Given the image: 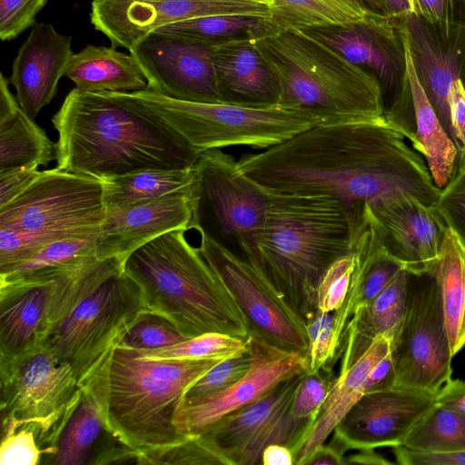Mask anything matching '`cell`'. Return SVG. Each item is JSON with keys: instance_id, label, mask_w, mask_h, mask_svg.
<instances>
[{"instance_id": "obj_1", "label": "cell", "mask_w": 465, "mask_h": 465, "mask_svg": "<svg viewBox=\"0 0 465 465\" xmlns=\"http://www.w3.org/2000/svg\"><path fill=\"white\" fill-rule=\"evenodd\" d=\"M263 188L340 200L351 223L367 204L414 196L434 205L440 193L423 157L384 118L319 123L237 160Z\"/></svg>"}, {"instance_id": "obj_2", "label": "cell", "mask_w": 465, "mask_h": 465, "mask_svg": "<svg viewBox=\"0 0 465 465\" xmlns=\"http://www.w3.org/2000/svg\"><path fill=\"white\" fill-rule=\"evenodd\" d=\"M265 190L263 222L238 244L242 257L308 326L319 313L322 276L351 252V219L344 204L330 195Z\"/></svg>"}, {"instance_id": "obj_3", "label": "cell", "mask_w": 465, "mask_h": 465, "mask_svg": "<svg viewBox=\"0 0 465 465\" xmlns=\"http://www.w3.org/2000/svg\"><path fill=\"white\" fill-rule=\"evenodd\" d=\"M56 167L98 179L142 169H183L200 153L161 124L103 93L72 89L52 117Z\"/></svg>"}, {"instance_id": "obj_4", "label": "cell", "mask_w": 465, "mask_h": 465, "mask_svg": "<svg viewBox=\"0 0 465 465\" xmlns=\"http://www.w3.org/2000/svg\"><path fill=\"white\" fill-rule=\"evenodd\" d=\"M185 232H168L135 250L124 273L137 286L146 311L185 338L220 332L247 339L242 311Z\"/></svg>"}, {"instance_id": "obj_5", "label": "cell", "mask_w": 465, "mask_h": 465, "mask_svg": "<svg viewBox=\"0 0 465 465\" xmlns=\"http://www.w3.org/2000/svg\"><path fill=\"white\" fill-rule=\"evenodd\" d=\"M222 361L150 359L117 344L106 365V430L138 454L137 464L153 465L190 439L176 430V409L189 387Z\"/></svg>"}, {"instance_id": "obj_6", "label": "cell", "mask_w": 465, "mask_h": 465, "mask_svg": "<svg viewBox=\"0 0 465 465\" xmlns=\"http://www.w3.org/2000/svg\"><path fill=\"white\" fill-rule=\"evenodd\" d=\"M255 43L279 82L278 104L322 123L384 118L379 80L302 29H277Z\"/></svg>"}, {"instance_id": "obj_7", "label": "cell", "mask_w": 465, "mask_h": 465, "mask_svg": "<svg viewBox=\"0 0 465 465\" xmlns=\"http://www.w3.org/2000/svg\"><path fill=\"white\" fill-rule=\"evenodd\" d=\"M103 94L170 130L198 153L231 146L265 150L322 123L314 115L280 104L192 102L147 89Z\"/></svg>"}, {"instance_id": "obj_8", "label": "cell", "mask_w": 465, "mask_h": 465, "mask_svg": "<svg viewBox=\"0 0 465 465\" xmlns=\"http://www.w3.org/2000/svg\"><path fill=\"white\" fill-rule=\"evenodd\" d=\"M145 312L137 286L122 272L104 282L65 317L44 346L59 361L73 368L83 388Z\"/></svg>"}, {"instance_id": "obj_9", "label": "cell", "mask_w": 465, "mask_h": 465, "mask_svg": "<svg viewBox=\"0 0 465 465\" xmlns=\"http://www.w3.org/2000/svg\"><path fill=\"white\" fill-rule=\"evenodd\" d=\"M105 212L100 179L54 167L0 208V229L60 240L98 232Z\"/></svg>"}, {"instance_id": "obj_10", "label": "cell", "mask_w": 465, "mask_h": 465, "mask_svg": "<svg viewBox=\"0 0 465 465\" xmlns=\"http://www.w3.org/2000/svg\"><path fill=\"white\" fill-rule=\"evenodd\" d=\"M0 386L1 431L33 425L43 460L55 446L83 395L73 368L43 346Z\"/></svg>"}, {"instance_id": "obj_11", "label": "cell", "mask_w": 465, "mask_h": 465, "mask_svg": "<svg viewBox=\"0 0 465 465\" xmlns=\"http://www.w3.org/2000/svg\"><path fill=\"white\" fill-rule=\"evenodd\" d=\"M302 373L225 415L199 436L219 465L261 463L262 450L270 444L285 445L293 452L314 421L313 418H296L290 413Z\"/></svg>"}, {"instance_id": "obj_12", "label": "cell", "mask_w": 465, "mask_h": 465, "mask_svg": "<svg viewBox=\"0 0 465 465\" xmlns=\"http://www.w3.org/2000/svg\"><path fill=\"white\" fill-rule=\"evenodd\" d=\"M394 357V386L437 394L451 378L453 356L432 273H409L406 312Z\"/></svg>"}, {"instance_id": "obj_13", "label": "cell", "mask_w": 465, "mask_h": 465, "mask_svg": "<svg viewBox=\"0 0 465 465\" xmlns=\"http://www.w3.org/2000/svg\"><path fill=\"white\" fill-rule=\"evenodd\" d=\"M199 249L242 311L250 335L306 357L307 325L277 296L253 267L214 236L198 232Z\"/></svg>"}, {"instance_id": "obj_14", "label": "cell", "mask_w": 465, "mask_h": 465, "mask_svg": "<svg viewBox=\"0 0 465 465\" xmlns=\"http://www.w3.org/2000/svg\"><path fill=\"white\" fill-rule=\"evenodd\" d=\"M129 52L147 80V90L178 100L224 103L213 65V46L153 32Z\"/></svg>"}, {"instance_id": "obj_15", "label": "cell", "mask_w": 465, "mask_h": 465, "mask_svg": "<svg viewBox=\"0 0 465 465\" xmlns=\"http://www.w3.org/2000/svg\"><path fill=\"white\" fill-rule=\"evenodd\" d=\"M200 201L192 224L210 215L223 234L237 240L262 225L268 205L267 191L242 173L237 160L223 149L202 152L195 163Z\"/></svg>"}, {"instance_id": "obj_16", "label": "cell", "mask_w": 465, "mask_h": 465, "mask_svg": "<svg viewBox=\"0 0 465 465\" xmlns=\"http://www.w3.org/2000/svg\"><path fill=\"white\" fill-rule=\"evenodd\" d=\"M218 15L271 16L270 7L239 0H93L90 19L112 46L128 51L156 29Z\"/></svg>"}, {"instance_id": "obj_17", "label": "cell", "mask_w": 465, "mask_h": 465, "mask_svg": "<svg viewBox=\"0 0 465 465\" xmlns=\"http://www.w3.org/2000/svg\"><path fill=\"white\" fill-rule=\"evenodd\" d=\"M253 361L250 371L218 393L180 401L174 425L180 434L196 438L225 415L258 400L280 382L306 371L305 357L275 348L251 335Z\"/></svg>"}, {"instance_id": "obj_18", "label": "cell", "mask_w": 465, "mask_h": 465, "mask_svg": "<svg viewBox=\"0 0 465 465\" xmlns=\"http://www.w3.org/2000/svg\"><path fill=\"white\" fill-rule=\"evenodd\" d=\"M393 20L421 87L460 152L451 127L449 100L456 81L461 80L465 87V29L434 25L414 13Z\"/></svg>"}, {"instance_id": "obj_19", "label": "cell", "mask_w": 465, "mask_h": 465, "mask_svg": "<svg viewBox=\"0 0 465 465\" xmlns=\"http://www.w3.org/2000/svg\"><path fill=\"white\" fill-rule=\"evenodd\" d=\"M435 399L434 393L400 386L364 393L335 427L331 439L346 451L403 445Z\"/></svg>"}, {"instance_id": "obj_20", "label": "cell", "mask_w": 465, "mask_h": 465, "mask_svg": "<svg viewBox=\"0 0 465 465\" xmlns=\"http://www.w3.org/2000/svg\"><path fill=\"white\" fill-rule=\"evenodd\" d=\"M366 208L383 245L405 271L420 275L434 270L448 228L434 205L403 195Z\"/></svg>"}, {"instance_id": "obj_21", "label": "cell", "mask_w": 465, "mask_h": 465, "mask_svg": "<svg viewBox=\"0 0 465 465\" xmlns=\"http://www.w3.org/2000/svg\"><path fill=\"white\" fill-rule=\"evenodd\" d=\"M300 29L372 74L391 100L401 92L407 76L406 48L392 18L368 14L348 25Z\"/></svg>"}, {"instance_id": "obj_22", "label": "cell", "mask_w": 465, "mask_h": 465, "mask_svg": "<svg viewBox=\"0 0 465 465\" xmlns=\"http://www.w3.org/2000/svg\"><path fill=\"white\" fill-rule=\"evenodd\" d=\"M200 201L198 180L190 189L128 205L106 208L96 240L99 260L124 262L135 250L174 230H190Z\"/></svg>"}, {"instance_id": "obj_23", "label": "cell", "mask_w": 465, "mask_h": 465, "mask_svg": "<svg viewBox=\"0 0 465 465\" xmlns=\"http://www.w3.org/2000/svg\"><path fill=\"white\" fill-rule=\"evenodd\" d=\"M405 44V43H404ZM406 48V80L401 92L385 109L386 121L409 139L425 160L439 188L452 177L460 155L456 143L445 131L415 74Z\"/></svg>"}, {"instance_id": "obj_24", "label": "cell", "mask_w": 465, "mask_h": 465, "mask_svg": "<svg viewBox=\"0 0 465 465\" xmlns=\"http://www.w3.org/2000/svg\"><path fill=\"white\" fill-rule=\"evenodd\" d=\"M71 43L72 36L58 33L52 25L35 23L19 48L9 81L20 106L32 118L56 94L74 54Z\"/></svg>"}, {"instance_id": "obj_25", "label": "cell", "mask_w": 465, "mask_h": 465, "mask_svg": "<svg viewBox=\"0 0 465 465\" xmlns=\"http://www.w3.org/2000/svg\"><path fill=\"white\" fill-rule=\"evenodd\" d=\"M50 292L51 281L0 287V382L44 346Z\"/></svg>"}, {"instance_id": "obj_26", "label": "cell", "mask_w": 465, "mask_h": 465, "mask_svg": "<svg viewBox=\"0 0 465 465\" xmlns=\"http://www.w3.org/2000/svg\"><path fill=\"white\" fill-rule=\"evenodd\" d=\"M351 252L354 268L349 292L341 307L331 313L339 357L347 324L355 310L372 301L404 270L383 245L366 207L363 215L351 226Z\"/></svg>"}, {"instance_id": "obj_27", "label": "cell", "mask_w": 465, "mask_h": 465, "mask_svg": "<svg viewBox=\"0 0 465 465\" xmlns=\"http://www.w3.org/2000/svg\"><path fill=\"white\" fill-rule=\"evenodd\" d=\"M213 60L224 103L251 106L278 104L279 82L255 39L215 45Z\"/></svg>"}, {"instance_id": "obj_28", "label": "cell", "mask_w": 465, "mask_h": 465, "mask_svg": "<svg viewBox=\"0 0 465 465\" xmlns=\"http://www.w3.org/2000/svg\"><path fill=\"white\" fill-rule=\"evenodd\" d=\"M394 347L392 339L380 335L351 367L340 371L308 432L292 452L294 465H303L311 453L325 443L335 427L364 394L372 369Z\"/></svg>"}, {"instance_id": "obj_29", "label": "cell", "mask_w": 465, "mask_h": 465, "mask_svg": "<svg viewBox=\"0 0 465 465\" xmlns=\"http://www.w3.org/2000/svg\"><path fill=\"white\" fill-rule=\"evenodd\" d=\"M408 281V272L401 270L372 301L355 310L346 327L340 371L351 367L380 335L396 344L406 312Z\"/></svg>"}, {"instance_id": "obj_30", "label": "cell", "mask_w": 465, "mask_h": 465, "mask_svg": "<svg viewBox=\"0 0 465 465\" xmlns=\"http://www.w3.org/2000/svg\"><path fill=\"white\" fill-rule=\"evenodd\" d=\"M107 361L82 388L80 402L66 422L51 453L43 458L41 463L89 465L95 448L104 438L103 435L108 432L104 413Z\"/></svg>"}, {"instance_id": "obj_31", "label": "cell", "mask_w": 465, "mask_h": 465, "mask_svg": "<svg viewBox=\"0 0 465 465\" xmlns=\"http://www.w3.org/2000/svg\"><path fill=\"white\" fill-rule=\"evenodd\" d=\"M0 74V172L55 160V143L20 106Z\"/></svg>"}, {"instance_id": "obj_32", "label": "cell", "mask_w": 465, "mask_h": 465, "mask_svg": "<svg viewBox=\"0 0 465 465\" xmlns=\"http://www.w3.org/2000/svg\"><path fill=\"white\" fill-rule=\"evenodd\" d=\"M77 90L85 93L136 92L147 80L134 56L115 47L88 45L74 53L65 71Z\"/></svg>"}, {"instance_id": "obj_33", "label": "cell", "mask_w": 465, "mask_h": 465, "mask_svg": "<svg viewBox=\"0 0 465 465\" xmlns=\"http://www.w3.org/2000/svg\"><path fill=\"white\" fill-rule=\"evenodd\" d=\"M430 273L439 286L446 331L454 357L465 346V243L450 227Z\"/></svg>"}, {"instance_id": "obj_34", "label": "cell", "mask_w": 465, "mask_h": 465, "mask_svg": "<svg viewBox=\"0 0 465 465\" xmlns=\"http://www.w3.org/2000/svg\"><path fill=\"white\" fill-rule=\"evenodd\" d=\"M98 233L64 238L49 243L29 259L0 274V287L47 282L64 272L98 259Z\"/></svg>"}, {"instance_id": "obj_35", "label": "cell", "mask_w": 465, "mask_h": 465, "mask_svg": "<svg viewBox=\"0 0 465 465\" xmlns=\"http://www.w3.org/2000/svg\"><path fill=\"white\" fill-rule=\"evenodd\" d=\"M106 208L159 199L192 188L197 183L194 165L183 169H142L104 177Z\"/></svg>"}, {"instance_id": "obj_36", "label": "cell", "mask_w": 465, "mask_h": 465, "mask_svg": "<svg viewBox=\"0 0 465 465\" xmlns=\"http://www.w3.org/2000/svg\"><path fill=\"white\" fill-rule=\"evenodd\" d=\"M119 258L94 260L64 272L51 280L47 312V337L83 301L91 296L104 282L123 272Z\"/></svg>"}, {"instance_id": "obj_37", "label": "cell", "mask_w": 465, "mask_h": 465, "mask_svg": "<svg viewBox=\"0 0 465 465\" xmlns=\"http://www.w3.org/2000/svg\"><path fill=\"white\" fill-rule=\"evenodd\" d=\"M277 29L271 16L218 15L180 21L153 32L215 46L235 40L257 39Z\"/></svg>"}, {"instance_id": "obj_38", "label": "cell", "mask_w": 465, "mask_h": 465, "mask_svg": "<svg viewBox=\"0 0 465 465\" xmlns=\"http://www.w3.org/2000/svg\"><path fill=\"white\" fill-rule=\"evenodd\" d=\"M270 10L278 29L343 25L368 15L350 0H275Z\"/></svg>"}, {"instance_id": "obj_39", "label": "cell", "mask_w": 465, "mask_h": 465, "mask_svg": "<svg viewBox=\"0 0 465 465\" xmlns=\"http://www.w3.org/2000/svg\"><path fill=\"white\" fill-rule=\"evenodd\" d=\"M420 451L465 450V415L436 403L416 423L403 445Z\"/></svg>"}, {"instance_id": "obj_40", "label": "cell", "mask_w": 465, "mask_h": 465, "mask_svg": "<svg viewBox=\"0 0 465 465\" xmlns=\"http://www.w3.org/2000/svg\"><path fill=\"white\" fill-rule=\"evenodd\" d=\"M247 339L220 332H208L178 343L153 350H138L156 360L229 359L250 349ZM136 350V349H135Z\"/></svg>"}, {"instance_id": "obj_41", "label": "cell", "mask_w": 465, "mask_h": 465, "mask_svg": "<svg viewBox=\"0 0 465 465\" xmlns=\"http://www.w3.org/2000/svg\"><path fill=\"white\" fill-rule=\"evenodd\" d=\"M253 352L250 349L223 360L203 374L186 391L183 398H200L218 393L233 385L250 371Z\"/></svg>"}, {"instance_id": "obj_42", "label": "cell", "mask_w": 465, "mask_h": 465, "mask_svg": "<svg viewBox=\"0 0 465 465\" xmlns=\"http://www.w3.org/2000/svg\"><path fill=\"white\" fill-rule=\"evenodd\" d=\"M336 379L332 368L329 367L315 372L304 371L296 387L290 413L296 418L315 420Z\"/></svg>"}, {"instance_id": "obj_43", "label": "cell", "mask_w": 465, "mask_h": 465, "mask_svg": "<svg viewBox=\"0 0 465 465\" xmlns=\"http://www.w3.org/2000/svg\"><path fill=\"white\" fill-rule=\"evenodd\" d=\"M186 339L165 319L145 312L130 328L120 343L136 350H153Z\"/></svg>"}, {"instance_id": "obj_44", "label": "cell", "mask_w": 465, "mask_h": 465, "mask_svg": "<svg viewBox=\"0 0 465 465\" xmlns=\"http://www.w3.org/2000/svg\"><path fill=\"white\" fill-rule=\"evenodd\" d=\"M353 268L354 257L351 252L325 271L317 288L320 313H332L341 307L349 292Z\"/></svg>"}, {"instance_id": "obj_45", "label": "cell", "mask_w": 465, "mask_h": 465, "mask_svg": "<svg viewBox=\"0 0 465 465\" xmlns=\"http://www.w3.org/2000/svg\"><path fill=\"white\" fill-rule=\"evenodd\" d=\"M0 465H38L43 450L33 425L1 431Z\"/></svg>"}, {"instance_id": "obj_46", "label": "cell", "mask_w": 465, "mask_h": 465, "mask_svg": "<svg viewBox=\"0 0 465 465\" xmlns=\"http://www.w3.org/2000/svg\"><path fill=\"white\" fill-rule=\"evenodd\" d=\"M311 344L305 357L307 372H315L322 367L332 368L339 358L334 340L331 313H318L308 326Z\"/></svg>"}, {"instance_id": "obj_47", "label": "cell", "mask_w": 465, "mask_h": 465, "mask_svg": "<svg viewBox=\"0 0 465 465\" xmlns=\"http://www.w3.org/2000/svg\"><path fill=\"white\" fill-rule=\"evenodd\" d=\"M48 0H0V38L11 41L35 25Z\"/></svg>"}, {"instance_id": "obj_48", "label": "cell", "mask_w": 465, "mask_h": 465, "mask_svg": "<svg viewBox=\"0 0 465 465\" xmlns=\"http://www.w3.org/2000/svg\"><path fill=\"white\" fill-rule=\"evenodd\" d=\"M434 206L448 227L465 243V176L454 172L449 183L441 188Z\"/></svg>"}, {"instance_id": "obj_49", "label": "cell", "mask_w": 465, "mask_h": 465, "mask_svg": "<svg viewBox=\"0 0 465 465\" xmlns=\"http://www.w3.org/2000/svg\"><path fill=\"white\" fill-rule=\"evenodd\" d=\"M412 9L431 24L465 29V0H413Z\"/></svg>"}, {"instance_id": "obj_50", "label": "cell", "mask_w": 465, "mask_h": 465, "mask_svg": "<svg viewBox=\"0 0 465 465\" xmlns=\"http://www.w3.org/2000/svg\"><path fill=\"white\" fill-rule=\"evenodd\" d=\"M400 465H465V450L452 451H420L402 445L392 448Z\"/></svg>"}, {"instance_id": "obj_51", "label": "cell", "mask_w": 465, "mask_h": 465, "mask_svg": "<svg viewBox=\"0 0 465 465\" xmlns=\"http://www.w3.org/2000/svg\"><path fill=\"white\" fill-rule=\"evenodd\" d=\"M42 174L38 167L23 166L0 172V208L13 202Z\"/></svg>"}, {"instance_id": "obj_52", "label": "cell", "mask_w": 465, "mask_h": 465, "mask_svg": "<svg viewBox=\"0 0 465 465\" xmlns=\"http://www.w3.org/2000/svg\"><path fill=\"white\" fill-rule=\"evenodd\" d=\"M449 106L453 134L460 148L465 149V87L461 80L452 84Z\"/></svg>"}, {"instance_id": "obj_53", "label": "cell", "mask_w": 465, "mask_h": 465, "mask_svg": "<svg viewBox=\"0 0 465 465\" xmlns=\"http://www.w3.org/2000/svg\"><path fill=\"white\" fill-rule=\"evenodd\" d=\"M396 368L394 350L381 360L371 371L364 393L385 390L395 385Z\"/></svg>"}, {"instance_id": "obj_54", "label": "cell", "mask_w": 465, "mask_h": 465, "mask_svg": "<svg viewBox=\"0 0 465 465\" xmlns=\"http://www.w3.org/2000/svg\"><path fill=\"white\" fill-rule=\"evenodd\" d=\"M435 403L465 415V381L450 378L437 392Z\"/></svg>"}, {"instance_id": "obj_55", "label": "cell", "mask_w": 465, "mask_h": 465, "mask_svg": "<svg viewBox=\"0 0 465 465\" xmlns=\"http://www.w3.org/2000/svg\"><path fill=\"white\" fill-rule=\"evenodd\" d=\"M345 449L336 440L318 446L303 465H345Z\"/></svg>"}, {"instance_id": "obj_56", "label": "cell", "mask_w": 465, "mask_h": 465, "mask_svg": "<svg viewBox=\"0 0 465 465\" xmlns=\"http://www.w3.org/2000/svg\"><path fill=\"white\" fill-rule=\"evenodd\" d=\"M262 465H293L292 450L282 444H270L262 453Z\"/></svg>"}, {"instance_id": "obj_57", "label": "cell", "mask_w": 465, "mask_h": 465, "mask_svg": "<svg viewBox=\"0 0 465 465\" xmlns=\"http://www.w3.org/2000/svg\"><path fill=\"white\" fill-rule=\"evenodd\" d=\"M375 449H362L355 454L345 456V465L362 464V465H391L392 461L374 450Z\"/></svg>"}, {"instance_id": "obj_58", "label": "cell", "mask_w": 465, "mask_h": 465, "mask_svg": "<svg viewBox=\"0 0 465 465\" xmlns=\"http://www.w3.org/2000/svg\"><path fill=\"white\" fill-rule=\"evenodd\" d=\"M389 15L392 19H400L413 13L409 0H383Z\"/></svg>"}, {"instance_id": "obj_59", "label": "cell", "mask_w": 465, "mask_h": 465, "mask_svg": "<svg viewBox=\"0 0 465 465\" xmlns=\"http://www.w3.org/2000/svg\"><path fill=\"white\" fill-rule=\"evenodd\" d=\"M364 12L375 15L390 17L383 0H350Z\"/></svg>"}, {"instance_id": "obj_60", "label": "cell", "mask_w": 465, "mask_h": 465, "mask_svg": "<svg viewBox=\"0 0 465 465\" xmlns=\"http://www.w3.org/2000/svg\"><path fill=\"white\" fill-rule=\"evenodd\" d=\"M455 172L465 176V149H461L460 152Z\"/></svg>"}, {"instance_id": "obj_61", "label": "cell", "mask_w": 465, "mask_h": 465, "mask_svg": "<svg viewBox=\"0 0 465 465\" xmlns=\"http://www.w3.org/2000/svg\"><path fill=\"white\" fill-rule=\"evenodd\" d=\"M239 1H245V2H252L256 4H261L267 5L268 7H271L275 0H239Z\"/></svg>"}, {"instance_id": "obj_62", "label": "cell", "mask_w": 465, "mask_h": 465, "mask_svg": "<svg viewBox=\"0 0 465 465\" xmlns=\"http://www.w3.org/2000/svg\"><path fill=\"white\" fill-rule=\"evenodd\" d=\"M409 2H410L411 5L412 7L413 0H409ZM412 11H413V9H412Z\"/></svg>"}]
</instances>
